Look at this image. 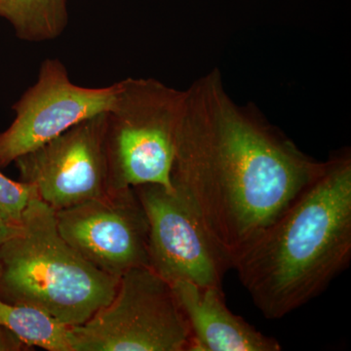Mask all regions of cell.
<instances>
[{"mask_svg":"<svg viewBox=\"0 0 351 351\" xmlns=\"http://www.w3.org/2000/svg\"><path fill=\"white\" fill-rule=\"evenodd\" d=\"M171 182L233 261L322 172L276 127L239 107L213 69L186 90Z\"/></svg>","mask_w":351,"mask_h":351,"instance_id":"cell-1","label":"cell"},{"mask_svg":"<svg viewBox=\"0 0 351 351\" xmlns=\"http://www.w3.org/2000/svg\"><path fill=\"white\" fill-rule=\"evenodd\" d=\"M351 258V156L325 161L315 179L232 262L267 319L317 297Z\"/></svg>","mask_w":351,"mask_h":351,"instance_id":"cell-2","label":"cell"},{"mask_svg":"<svg viewBox=\"0 0 351 351\" xmlns=\"http://www.w3.org/2000/svg\"><path fill=\"white\" fill-rule=\"evenodd\" d=\"M119 281L64 239L54 210L38 195L0 249V299L38 308L69 327L83 324L107 306Z\"/></svg>","mask_w":351,"mask_h":351,"instance_id":"cell-3","label":"cell"},{"mask_svg":"<svg viewBox=\"0 0 351 351\" xmlns=\"http://www.w3.org/2000/svg\"><path fill=\"white\" fill-rule=\"evenodd\" d=\"M186 92L154 78H126L107 112L106 149L112 191L171 182Z\"/></svg>","mask_w":351,"mask_h":351,"instance_id":"cell-4","label":"cell"},{"mask_svg":"<svg viewBox=\"0 0 351 351\" xmlns=\"http://www.w3.org/2000/svg\"><path fill=\"white\" fill-rule=\"evenodd\" d=\"M69 338L73 351H189L191 345L172 284L149 267L120 277L112 301L69 327Z\"/></svg>","mask_w":351,"mask_h":351,"instance_id":"cell-5","label":"cell"},{"mask_svg":"<svg viewBox=\"0 0 351 351\" xmlns=\"http://www.w3.org/2000/svg\"><path fill=\"white\" fill-rule=\"evenodd\" d=\"M107 112L83 120L16 159L21 182L55 212L112 191L106 149Z\"/></svg>","mask_w":351,"mask_h":351,"instance_id":"cell-6","label":"cell"},{"mask_svg":"<svg viewBox=\"0 0 351 351\" xmlns=\"http://www.w3.org/2000/svg\"><path fill=\"white\" fill-rule=\"evenodd\" d=\"M133 189L149 223V267L170 283L184 280L223 289L230 261L186 201L160 184Z\"/></svg>","mask_w":351,"mask_h":351,"instance_id":"cell-7","label":"cell"},{"mask_svg":"<svg viewBox=\"0 0 351 351\" xmlns=\"http://www.w3.org/2000/svg\"><path fill=\"white\" fill-rule=\"evenodd\" d=\"M58 230L88 263L119 279L149 267V223L133 188L114 189L55 212Z\"/></svg>","mask_w":351,"mask_h":351,"instance_id":"cell-8","label":"cell"},{"mask_svg":"<svg viewBox=\"0 0 351 351\" xmlns=\"http://www.w3.org/2000/svg\"><path fill=\"white\" fill-rule=\"evenodd\" d=\"M119 90V82L101 88L78 86L59 60H45L38 82L14 106L12 124L0 133V168L83 120L108 112Z\"/></svg>","mask_w":351,"mask_h":351,"instance_id":"cell-9","label":"cell"},{"mask_svg":"<svg viewBox=\"0 0 351 351\" xmlns=\"http://www.w3.org/2000/svg\"><path fill=\"white\" fill-rule=\"evenodd\" d=\"M173 290L191 334L189 351H279L265 336L226 306L223 289L175 281Z\"/></svg>","mask_w":351,"mask_h":351,"instance_id":"cell-10","label":"cell"},{"mask_svg":"<svg viewBox=\"0 0 351 351\" xmlns=\"http://www.w3.org/2000/svg\"><path fill=\"white\" fill-rule=\"evenodd\" d=\"M0 326L12 332L29 348L73 351L69 327L34 307L0 299Z\"/></svg>","mask_w":351,"mask_h":351,"instance_id":"cell-11","label":"cell"},{"mask_svg":"<svg viewBox=\"0 0 351 351\" xmlns=\"http://www.w3.org/2000/svg\"><path fill=\"white\" fill-rule=\"evenodd\" d=\"M0 17L21 39L32 43L58 38L68 19L64 0H0Z\"/></svg>","mask_w":351,"mask_h":351,"instance_id":"cell-12","label":"cell"},{"mask_svg":"<svg viewBox=\"0 0 351 351\" xmlns=\"http://www.w3.org/2000/svg\"><path fill=\"white\" fill-rule=\"evenodd\" d=\"M36 195V189L23 182H15L0 172V213L19 225L29 201Z\"/></svg>","mask_w":351,"mask_h":351,"instance_id":"cell-13","label":"cell"},{"mask_svg":"<svg viewBox=\"0 0 351 351\" xmlns=\"http://www.w3.org/2000/svg\"><path fill=\"white\" fill-rule=\"evenodd\" d=\"M27 348L29 346H25L15 334L0 326V351H21L27 350Z\"/></svg>","mask_w":351,"mask_h":351,"instance_id":"cell-14","label":"cell"},{"mask_svg":"<svg viewBox=\"0 0 351 351\" xmlns=\"http://www.w3.org/2000/svg\"><path fill=\"white\" fill-rule=\"evenodd\" d=\"M19 225L9 221L6 217L0 213V249L17 232Z\"/></svg>","mask_w":351,"mask_h":351,"instance_id":"cell-15","label":"cell"}]
</instances>
